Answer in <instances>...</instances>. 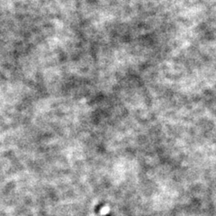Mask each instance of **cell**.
I'll use <instances>...</instances> for the list:
<instances>
[{
    "label": "cell",
    "mask_w": 216,
    "mask_h": 216,
    "mask_svg": "<svg viewBox=\"0 0 216 216\" xmlns=\"http://www.w3.org/2000/svg\"><path fill=\"white\" fill-rule=\"evenodd\" d=\"M108 212H109V207H107V206H106V207H104L103 209H101V211H100V214L104 215V214H107Z\"/></svg>",
    "instance_id": "1"
}]
</instances>
